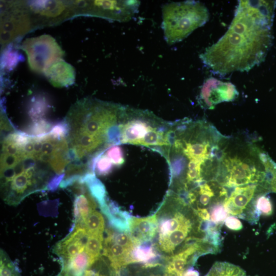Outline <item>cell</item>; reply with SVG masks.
Wrapping results in <instances>:
<instances>
[{"label": "cell", "mask_w": 276, "mask_h": 276, "mask_svg": "<svg viewBox=\"0 0 276 276\" xmlns=\"http://www.w3.org/2000/svg\"><path fill=\"white\" fill-rule=\"evenodd\" d=\"M44 74L50 83L56 87L68 86L73 84L75 80L74 68L62 59L53 63Z\"/></svg>", "instance_id": "obj_17"}, {"label": "cell", "mask_w": 276, "mask_h": 276, "mask_svg": "<svg viewBox=\"0 0 276 276\" xmlns=\"http://www.w3.org/2000/svg\"><path fill=\"white\" fill-rule=\"evenodd\" d=\"M87 276H105V275L100 274V273L96 272L90 269L88 272Z\"/></svg>", "instance_id": "obj_30"}, {"label": "cell", "mask_w": 276, "mask_h": 276, "mask_svg": "<svg viewBox=\"0 0 276 276\" xmlns=\"http://www.w3.org/2000/svg\"><path fill=\"white\" fill-rule=\"evenodd\" d=\"M19 60L18 54L10 50L6 51L3 56L2 65L7 69L11 70Z\"/></svg>", "instance_id": "obj_27"}, {"label": "cell", "mask_w": 276, "mask_h": 276, "mask_svg": "<svg viewBox=\"0 0 276 276\" xmlns=\"http://www.w3.org/2000/svg\"><path fill=\"white\" fill-rule=\"evenodd\" d=\"M158 228V217L153 214L146 217H131L129 233L135 246L150 241Z\"/></svg>", "instance_id": "obj_15"}, {"label": "cell", "mask_w": 276, "mask_h": 276, "mask_svg": "<svg viewBox=\"0 0 276 276\" xmlns=\"http://www.w3.org/2000/svg\"><path fill=\"white\" fill-rule=\"evenodd\" d=\"M276 1H239L226 33L199 57L216 74L248 71L265 59L272 43Z\"/></svg>", "instance_id": "obj_2"}, {"label": "cell", "mask_w": 276, "mask_h": 276, "mask_svg": "<svg viewBox=\"0 0 276 276\" xmlns=\"http://www.w3.org/2000/svg\"><path fill=\"white\" fill-rule=\"evenodd\" d=\"M169 209L158 220V248L170 256L187 245L206 239L207 223L201 221L193 209L170 193L163 202Z\"/></svg>", "instance_id": "obj_4"}, {"label": "cell", "mask_w": 276, "mask_h": 276, "mask_svg": "<svg viewBox=\"0 0 276 276\" xmlns=\"http://www.w3.org/2000/svg\"><path fill=\"white\" fill-rule=\"evenodd\" d=\"M238 95L235 86L232 83L210 78L201 87L199 100L204 107L211 109L220 103L233 101Z\"/></svg>", "instance_id": "obj_13"}, {"label": "cell", "mask_w": 276, "mask_h": 276, "mask_svg": "<svg viewBox=\"0 0 276 276\" xmlns=\"http://www.w3.org/2000/svg\"><path fill=\"white\" fill-rule=\"evenodd\" d=\"M171 124L148 110L125 106L119 126L120 145L142 146L159 153L169 144Z\"/></svg>", "instance_id": "obj_5"}, {"label": "cell", "mask_w": 276, "mask_h": 276, "mask_svg": "<svg viewBox=\"0 0 276 276\" xmlns=\"http://www.w3.org/2000/svg\"><path fill=\"white\" fill-rule=\"evenodd\" d=\"M0 276H21L18 269L6 252L1 249Z\"/></svg>", "instance_id": "obj_23"}, {"label": "cell", "mask_w": 276, "mask_h": 276, "mask_svg": "<svg viewBox=\"0 0 276 276\" xmlns=\"http://www.w3.org/2000/svg\"><path fill=\"white\" fill-rule=\"evenodd\" d=\"M105 152L112 160L116 167H120L124 164V153L119 145L113 146L105 151Z\"/></svg>", "instance_id": "obj_26"}, {"label": "cell", "mask_w": 276, "mask_h": 276, "mask_svg": "<svg viewBox=\"0 0 276 276\" xmlns=\"http://www.w3.org/2000/svg\"><path fill=\"white\" fill-rule=\"evenodd\" d=\"M84 228L88 235L103 234L105 228L104 219L102 214L95 211L83 221Z\"/></svg>", "instance_id": "obj_20"}, {"label": "cell", "mask_w": 276, "mask_h": 276, "mask_svg": "<svg viewBox=\"0 0 276 276\" xmlns=\"http://www.w3.org/2000/svg\"><path fill=\"white\" fill-rule=\"evenodd\" d=\"M265 177V168L259 169L249 159L228 156L224 153L216 180L228 189L250 184L263 187Z\"/></svg>", "instance_id": "obj_7"}, {"label": "cell", "mask_w": 276, "mask_h": 276, "mask_svg": "<svg viewBox=\"0 0 276 276\" xmlns=\"http://www.w3.org/2000/svg\"><path fill=\"white\" fill-rule=\"evenodd\" d=\"M124 106L86 97L76 101L63 122L71 162L64 179L93 172V165L109 148L120 145V123Z\"/></svg>", "instance_id": "obj_3"}, {"label": "cell", "mask_w": 276, "mask_h": 276, "mask_svg": "<svg viewBox=\"0 0 276 276\" xmlns=\"http://www.w3.org/2000/svg\"><path fill=\"white\" fill-rule=\"evenodd\" d=\"M183 276H199V273L197 271L190 268L185 272Z\"/></svg>", "instance_id": "obj_29"}, {"label": "cell", "mask_w": 276, "mask_h": 276, "mask_svg": "<svg viewBox=\"0 0 276 276\" xmlns=\"http://www.w3.org/2000/svg\"><path fill=\"white\" fill-rule=\"evenodd\" d=\"M162 27L167 43L180 42L209 20V12L198 1L172 2L163 6Z\"/></svg>", "instance_id": "obj_6"}, {"label": "cell", "mask_w": 276, "mask_h": 276, "mask_svg": "<svg viewBox=\"0 0 276 276\" xmlns=\"http://www.w3.org/2000/svg\"><path fill=\"white\" fill-rule=\"evenodd\" d=\"M1 10L2 49L35 29L27 1H3L1 3Z\"/></svg>", "instance_id": "obj_8"}, {"label": "cell", "mask_w": 276, "mask_h": 276, "mask_svg": "<svg viewBox=\"0 0 276 276\" xmlns=\"http://www.w3.org/2000/svg\"><path fill=\"white\" fill-rule=\"evenodd\" d=\"M88 234L82 227L75 226L72 232L54 246L53 251L60 262L67 260L85 250Z\"/></svg>", "instance_id": "obj_14"}, {"label": "cell", "mask_w": 276, "mask_h": 276, "mask_svg": "<svg viewBox=\"0 0 276 276\" xmlns=\"http://www.w3.org/2000/svg\"><path fill=\"white\" fill-rule=\"evenodd\" d=\"M116 168L112 160L105 151L98 156L93 165V172L96 175H106Z\"/></svg>", "instance_id": "obj_22"}, {"label": "cell", "mask_w": 276, "mask_h": 276, "mask_svg": "<svg viewBox=\"0 0 276 276\" xmlns=\"http://www.w3.org/2000/svg\"><path fill=\"white\" fill-rule=\"evenodd\" d=\"M209 212L211 222L220 226L225 222L228 215L223 206V202H219L213 205L210 209Z\"/></svg>", "instance_id": "obj_25"}, {"label": "cell", "mask_w": 276, "mask_h": 276, "mask_svg": "<svg viewBox=\"0 0 276 276\" xmlns=\"http://www.w3.org/2000/svg\"><path fill=\"white\" fill-rule=\"evenodd\" d=\"M150 276H157V275H151Z\"/></svg>", "instance_id": "obj_31"}, {"label": "cell", "mask_w": 276, "mask_h": 276, "mask_svg": "<svg viewBox=\"0 0 276 276\" xmlns=\"http://www.w3.org/2000/svg\"><path fill=\"white\" fill-rule=\"evenodd\" d=\"M75 15L99 17L120 22L129 20L137 12V1H73Z\"/></svg>", "instance_id": "obj_9"}, {"label": "cell", "mask_w": 276, "mask_h": 276, "mask_svg": "<svg viewBox=\"0 0 276 276\" xmlns=\"http://www.w3.org/2000/svg\"><path fill=\"white\" fill-rule=\"evenodd\" d=\"M225 224L229 229L233 231H239L243 225L241 222L235 216H228L225 220Z\"/></svg>", "instance_id": "obj_28"}, {"label": "cell", "mask_w": 276, "mask_h": 276, "mask_svg": "<svg viewBox=\"0 0 276 276\" xmlns=\"http://www.w3.org/2000/svg\"><path fill=\"white\" fill-rule=\"evenodd\" d=\"M254 203L256 210L260 216H270L272 214V204L266 194H258L255 199Z\"/></svg>", "instance_id": "obj_24"}, {"label": "cell", "mask_w": 276, "mask_h": 276, "mask_svg": "<svg viewBox=\"0 0 276 276\" xmlns=\"http://www.w3.org/2000/svg\"><path fill=\"white\" fill-rule=\"evenodd\" d=\"M266 194L260 186L250 184L237 187L228 194L223 202V206L228 214L256 223L260 216L254 203L258 194Z\"/></svg>", "instance_id": "obj_11"}, {"label": "cell", "mask_w": 276, "mask_h": 276, "mask_svg": "<svg viewBox=\"0 0 276 276\" xmlns=\"http://www.w3.org/2000/svg\"><path fill=\"white\" fill-rule=\"evenodd\" d=\"M106 233L102 255L108 259L110 266L117 273L122 268L131 263L132 250L114 242L111 235L107 232Z\"/></svg>", "instance_id": "obj_16"}, {"label": "cell", "mask_w": 276, "mask_h": 276, "mask_svg": "<svg viewBox=\"0 0 276 276\" xmlns=\"http://www.w3.org/2000/svg\"><path fill=\"white\" fill-rule=\"evenodd\" d=\"M265 170V186L269 192L276 193V163L269 156L263 160Z\"/></svg>", "instance_id": "obj_21"}, {"label": "cell", "mask_w": 276, "mask_h": 276, "mask_svg": "<svg viewBox=\"0 0 276 276\" xmlns=\"http://www.w3.org/2000/svg\"><path fill=\"white\" fill-rule=\"evenodd\" d=\"M36 28L55 25L75 16L71 1H27Z\"/></svg>", "instance_id": "obj_12"}, {"label": "cell", "mask_w": 276, "mask_h": 276, "mask_svg": "<svg viewBox=\"0 0 276 276\" xmlns=\"http://www.w3.org/2000/svg\"><path fill=\"white\" fill-rule=\"evenodd\" d=\"M1 193L16 206L26 197L60 186L71 162L63 121L47 132L30 134L15 129L7 117L1 119Z\"/></svg>", "instance_id": "obj_1"}, {"label": "cell", "mask_w": 276, "mask_h": 276, "mask_svg": "<svg viewBox=\"0 0 276 276\" xmlns=\"http://www.w3.org/2000/svg\"><path fill=\"white\" fill-rule=\"evenodd\" d=\"M20 48L27 55L29 67L41 74L54 62L62 59L64 52L56 40L48 34L27 38Z\"/></svg>", "instance_id": "obj_10"}, {"label": "cell", "mask_w": 276, "mask_h": 276, "mask_svg": "<svg viewBox=\"0 0 276 276\" xmlns=\"http://www.w3.org/2000/svg\"><path fill=\"white\" fill-rule=\"evenodd\" d=\"M103 234L88 235L85 250L95 263L100 258L103 249Z\"/></svg>", "instance_id": "obj_19"}, {"label": "cell", "mask_w": 276, "mask_h": 276, "mask_svg": "<svg viewBox=\"0 0 276 276\" xmlns=\"http://www.w3.org/2000/svg\"><path fill=\"white\" fill-rule=\"evenodd\" d=\"M147 242L135 246L131 254V263H141L144 264L145 268L153 267L159 265L152 261L158 256L154 245Z\"/></svg>", "instance_id": "obj_18"}]
</instances>
